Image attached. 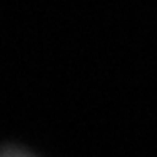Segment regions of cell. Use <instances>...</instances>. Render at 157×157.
Returning <instances> with one entry per match:
<instances>
[{"label":"cell","mask_w":157,"mask_h":157,"mask_svg":"<svg viewBox=\"0 0 157 157\" xmlns=\"http://www.w3.org/2000/svg\"><path fill=\"white\" fill-rule=\"evenodd\" d=\"M0 157H35V155L20 147H2L0 149Z\"/></svg>","instance_id":"obj_1"}]
</instances>
